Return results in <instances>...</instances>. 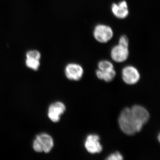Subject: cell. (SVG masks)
<instances>
[{
    "instance_id": "8fae6325",
    "label": "cell",
    "mask_w": 160,
    "mask_h": 160,
    "mask_svg": "<svg viewBox=\"0 0 160 160\" xmlns=\"http://www.w3.org/2000/svg\"><path fill=\"white\" fill-rule=\"evenodd\" d=\"M115 70L114 69L109 71H101L98 70L96 71L97 77L100 80H104L106 82H110L115 77Z\"/></svg>"
},
{
    "instance_id": "ba28073f",
    "label": "cell",
    "mask_w": 160,
    "mask_h": 160,
    "mask_svg": "<svg viewBox=\"0 0 160 160\" xmlns=\"http://www.w3.org/2000/svg\"><path fill=\"white\" fill-rule=\"evenodd\" d=\"M110 55L112 60L116 62H123L126 61L129 57V47L118 44L112 47Z\"/></svg>"
},
{
    "instance_id": "9c48e42d",
    "label": "cell",
    "mask_w": 160,
    "mask_h": 160,
    "mask_svg": "<svg viewBox=\"0 0 160 160\" xmlns=\"http://www.w3.org/2000/svg\"><path fill=\"white\" fill-rule=\"evenodd\" d=\"M66 106L61 102H56L49 106L48 110V117L53 122L60 121L61 116L66 111Z\"/></svg>"
},
{
    "instance_id": "3957f363",
    "label": "cell",
    "mask_w": 160,
    "mask_h": 160,
    "mask_svg": "<svg viewBox=\"0 0 160 160\" xmlns=\"http://www.w3.org/2000/svg\"><path fill=\"white\" fill-rule=\"evenodd\" d=\"M93 35L97 42L101 43H106L112 39L113 31L111 27L109 26L99 24L95 27Z\"/></svg>"
},
{
    "instance_id": "4fadbf2b",
    "label": "cell",
    "mask_w": 160,
    "mask_h": 160,
    "mask_svg": "<svg viewBox=\"0 0 160 160\" xmlns=\"http://www.w3.org/2000/svg\"><path fill=\"white\" fill-rule=\"evenodd\" d=\"M26 65L28 68L36 71L40 67V60L30 58H26Z\"/></svg>"
},
{
    "instance_id": "52a82bcc",
    "label": "cell",
    "mask_w": 160,
    "mask_h": 160,
    "mask_svg": "<svg viewBox=\"0 0 160 160\" xmlns=\"http://www.w3.org/2000/svg\"><path fill=\"white\" fill-rule=\"evenodd\" d=\"M65 72L66 77L69 80L78 81L82 77L84 70L79 64L71 63L66 66Z\"/></svg>"
},
{
    "instance_id": "5b68a950",
    "label": "cell",
    "mask_w": 160,
    "mask_h": 160,
    "mask_svg": "<svg viewBox=\"0 0 160 160\" xmlns=\"http://www.w3.org/2000/svg\"><path fill=\"white\" fill-rule=\"evenodd\" d=\"M130 109L138 125L142 129L143 126L149 121L150 117L149 112L146 108L139 105H135Z\"/></svg>"
},
{
    "instance_id": "6da1fadb",
    "label": "cell",
    "mask_w": 160,
    "mask_h": 160,
    "mask_svg": "<svg viewBox=\"0 0 160 160\" xmlns=\"http://www.w3.org/2000/svg\"><path fill=\"white\" fill-rule=\"evenodd\" d=\"M118 123L122 131L127 135H133L142 129L132 114L130 108H126L122 110L119 117Z\"/></svg>"
},
{
    "instance_id": "5bb4252c",
    "label": "cell",
    "mask_w": 160,
    "mask_h": 160,
    "mask_svg": "<svg viewBox=\"0 0 160 160\" xmlns=\"http://www.w3.org/2000/svg\"><path fill=\"white\" fill-rule=\"evenodd\" d=\"M41 58V53L37 50L33 49V50H29L26 53V58H30L40 60Z\"/></svg>"
},
{
    "instance_id": "2e32d148",
    "label": "cell",
    "mask_w": 160,
    "mask_h": 160,
    "mask_svg": "<svg viewBox=\"0 0 160 160\" xmlns=\"http://www.w3.org/2000/svg\"><path fill=\"white\" fill-rule=\"evenodd\" d=\"M118 44L122 46L129 47V42L128 38L126 35L122 36L119 40Z\"/></svg>"
},
{
    "instance_id": "9a60e30c",
    "label": "cell",
    "mask_w": 160,
    "mask_h": 160,
    "mask_svg": "<svg viewBox=\"0 0 160 160\" xmlns=\"http://www.w3.org/2000/svg\"><path fill=\"white\" fill-rule=\"evenodd\" d=\"M124 159L123 156L118 152L110 154L106 158L108 160H122Z\"/></svg>"
},
{
    "instance_id": "7a4b0ae2",
    "label": "cell",
    "mask_w": 160,
    "mask_h": 160,
    "mask_svg": "<svg viewBox=\"0 0 160 160\" xmlns=\"http://www.w3.org/2000/svg\"><path fill=\"white\" fill-rule=\"evenodd\" d=\"M33 149L37 152L48 153L53 147V141L49 135L43 133L37 136L33 141Z\"/></svg>"
},
{
    "instance_id": "277c9868",
    "label": "cell",
    "mask_w": 160,
    "mask_h": 160,
    "mask_svg": "<svg viewBox=\"0 0 160 160\" xmlns=\"http://www.w3.org/2000/svg\"><path fill=\"white\" fill-rule=\"evenodd\" d=\"M122 78L124 82L127 85H135L139 81V72L134 66H126L122 70Z\"/></svg>"
},
{
    "instance_id": "8992f818",
    "label": "cell",
    "mask_w": 160,
    "mask_h": 160,
    "mask_svg": "<svg viewBox=\"0 0 160 160\" xmlns=\"http://www.w3.org/2000/svg\"><path fill=\"white\" fill-rule=\"evenodd\" d=\"M100 138L98 135H89L85 142V147L88 152L91 154H96L102 152V146L100 142Z\"/></svg>"
},
{
    "instance_id": "7c38bea8",
    "label": "cell",
    "mask_w": 160,
    "mask_h": 160,
    "mask_svg": "<svg viewBox=\"0 0 160 160\" xmlns=\"http://www.w3.org/2000/svg\"><path fill=\"white\" fill-rule=\"evenodd\" d=\"M99 70L101 71H109L114 69V66L109 61L103 60L100 61L98 64Z\"/></svg>"
},
{
    "instance_id": "30bf717a",
    "label": "cell",
    "mask_w": 160,
    "mask_h": 160,
    "mask_svg": "<svg viewBox=\"0 0 160 160\" xmlns=\"http://www.w3.org/2000/svg\"><path fill=\"white\" fill-rule=\"evenodd\" d=\"M111 10L115 17L121 19L126 18L129 14L128 4L126 1H122L118 4L113 3Z\"/></svg>"
}]
</instances>
